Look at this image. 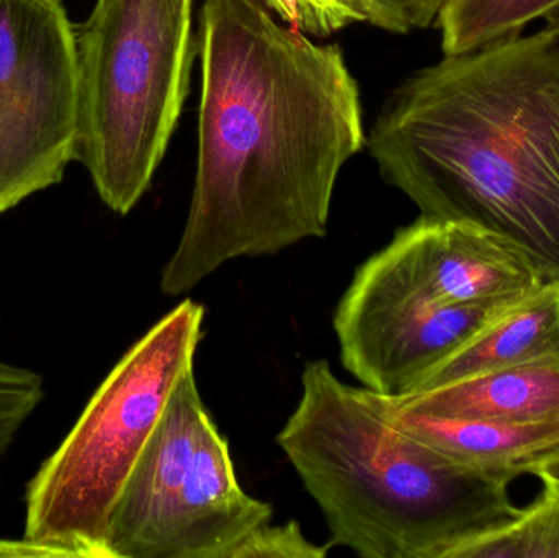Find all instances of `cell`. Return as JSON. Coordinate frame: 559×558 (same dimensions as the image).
Here are the masks:
<instances>
[{
	"label": "cell",
	"mask_w": 559,
	"mask_h": 558,
	"mask_svg": "<svg viewBox=\"0 0 559 558\" xmlns=\"http://www.w3.org/2000/svg\"><path fill=\"white\" fill-rule=\"evenodd\" d=\"M551 357H559V281L542 282L492 308L460 346L423 377L413 393Z\"/></svg>",
	"instance_id": "obj_12"
},
{
	"label": "cell",
	"mask_w": 559,
	"mask_h": 558,
	"mask_svg": "<svg viewBox=\"0 0 559 558\" xmlns=\"http://www.w3.org/2000/svg\"><path fill=\"white\" fill-rule=\"evenodd\" d=\"M277 444L321 510L329 547L360 557L447 558L519 510L514 478L460 467L414 441L324 359L302 369Z\"/></svg>",
	"instance_id": "obj_3"
},
{
	"label": "cell",
	"mask_w": 559,
	"mask_h": 558,
	"mask_svg": "<svg viewBox=\"0 0 559 558\" xmlns=\"http://www.w3.org/2000/svg\"><path fill=\"white\" fill-rule=\"evenodd\" d=\"M401 408L443 418L537 422L559 416V357L532 360L406 396Z\"/></svg>",
	"instance_id": "obj_13"
},
{
	"label": "cell",
	"mask_w": 559,
	"mask_h": 558,
	"mask_svg": "<svg viewBox=\"0 0 559 558\" xmlns=\"http://www.w3.org/2000/svg\"><path fill=\"white\" fill-rule=\"evenodd\" d=\"M450 0H373L374 26L391 33L427 28Z\"/></svg>",
	"instance_id": "obj_18"
},
{
	"label": "cell",
	"mask_w": 559,
	"mask_h": 558,
	"mask_svg": "<svg viewBox=\"0 0 559 558\" xmlns=\"http://www.w3.org/2000/svg\"><path fill=\"white\" fill-rule=\"evenodd\" d=\"M545 23H551V25L559 26V16H557V19L550 20V22H545Z\"/></svg>",
	"instance_id": "obj_20"
},
{
	"label": "cell",
	"mask_w": 559,
	"mask_h": 558,
	"mask_svg": "<svg viewBox=\"0 0 559 558\" xmlns=\"http://www.w3.org/2000/svg\"><path fill=\"white\" fill-rule=\"evenodd\" d=\"M205 308L186 298L128 349L25 495L20 541L0 556L111 558V521L170 396L192 372Z\"/></svg>",
	"instance_id": "obj_4"
},
{
	"label": "cell",
	"mask_w": 559,
	"mask_h": 558,
	"mask_svg": "<svg viewBox=\"0 0 559 558\" xmlns=\"http://www.w3.org/2000/svg\"><path fill=\"white\" fill-rule=\"evenodd\" d=\"M542 485L534 503L466 537L447 558H559V484Z\"/></svg>",
	"instance_id": "obj_14"
},
{
	"label": "cell",
	"mask_w": 559,
	"mask_h": 558,
	"mask_svg": "<svg viewBox=\"0 0 559 558\" xmlns=\"http://www.w3.org/2000/svg\"><path fill=\"white\" fill-rule=\"evenodd\" d=\"M210 419L192 370L170 396L124 488L108 536L111 558H166L177 500Z\"/></svg>",
	"instance_id": "obj_9"
},
{
	"label": "cell",
	"mask_w": 559,
	"mask_h": 558,
	"mask_svg": "<svg viewBox=\"0 0 559 558\" xmlns=\"http://www.w3.org/2000/svg\"><path fill=\"white\" fill-rule=\"evenodd\" d=\"M368 147L420 215L489 233L559 281V26L414 72Z\"/></svg>",
	"instance_id": "obj_2"
},
{
	"label": "cell",
	"mask_w": 559,
	"mask_h": 558,
	"mask_svg": "<svg viewBox=\"0 0 559 558\" xmlns=\"http://www.w3.org/2000/svg\"><path fill=\"white\" fill-rule=\"evenodd\" d=\"M280 20L312 36H329L355 23L374 25L373 0H261Z\"/></svg>",
	"instance_id": "obj_16"
},
{
	"label": "cell",
	"mask_w": 559,
	"mask_h": 558,
	"mask_svg": "<svg viewBox=\"0 0 559 558\" xmlns=\"http://www.w3.org/2000/svg\"><path fill=\"white\" fill-rule=\"evenodd\" d=\"M370 393L391 425L469 471L508 475L515 480L559 449V416L537 422L443 418L409 412L391 396Z\"/></svg>",
	"instance_id": "obj_11"
},
{
	"label": "cell",
	"mask_w": 559,
	"mask_h": 558,
	"mask_svg": "<svg viewBox=\"0 0 559 558\" xmlns=\"http://www.w3.org/2000/svg\"><path fill=\"white\" fill-rule=\"evenodd\" d=\"M272 520L271 504L239 484L228 441L210 419L177 500L166 558H233Z\"/></svg>",
	"instance_id": "obj_10"
},
{
	"label": "cell",
	"mask_w": 559,
	"mask_h": 558,
	"mask_svg": "<svg viewBox=\"0 0 559 558\" xmlns=\"http://www.w3.org/2000/svg\"><path fill=\"white\" fill-rule=\"evenodd\" d=\"M496 307L430 304L371 256L355 271L335 308L332 324L342 366L365 390L409 395Z\"/></svg>",
	"instance_id": "obj_7"
},
{
	"label": "cell",
	"mask_w": 559,
	"mask_h": 558,
	"mask_svg": "<svg viewBox=\"0 0 559 558\" xmlns=\"http://www.w3.org/2000/svg\"><path fill=\"white\" fill-rule=\"evenodd\" d=\"M193 0H97L75 26V161L118 215L138 205L179 123L199 52Z\"/></svg>",
	"instance_id": "obj_5"
},
{
	"label": "cell",
	"mask_w": 559,
	"mask_h": 558,
	"mask_svg": "<svg viewBox=\"0 0 559 558\" xmlns=\"http://www.w3.org/2000/svg\"><path fill=\"white\" fill-rule=\"evenodd\" d=\"M531 475H537L540 480H551L559 484V449L538 461L532 467Z\"/></svg>",
	"instance_id": "obj_19"
},
{
	"label": "cell",
	"mask_w": 559,
	"mask_h": 558,
	"mask_svg": "<svg viewBox=\"0 0 559 558\" xmlns=\"http://www.w3.org/2000/svg\"><path fill=\"white\" fill-rule=\"evenodd\" d=\"M79 64L62 0H0V213L75 161Z\"/></svg>",
	"instance_id": "obj_6"
},
{
	"label": "cell",
	"mask_w": 559,
	"mask_h": 558,
	"mask_svg": "<svg viewBox=\"0 0 559 558\" xmlns=\"http://www.w3.org/2000/svg\"><path fill=\"white\" fill-rule=\"evenodd\" d=\"M199 156L189 216L163 269L180 297L238 258L324 238L342 167L365 144L360 91L337 45L261 0H205Z\"/></svg>",
	"instance_id": "obj_1"
},
{
	"label": "cell",
	"mask_w": 559,
	"mask_h": 558,
	"mask_svg": "<svg viewBox=\"0 0 559 558\" xmlns=\"http://www.w3.org/2000/svg\"><path fill=\"white\" fill-rule=\"evenodd\" d=\"M559 16V0H450L436 25L443 55H459Z\"/></svg>",
	"instance_id": "obj_15"
},
{
	"label": "cell",
	"mask_w": 559,
	"mask_h": 558,
	"mask_svg": "<svg viewBox=\"0 0 559 558\" xmlns=\"http://www.w3.org/2000/svg\"><path fill=\"white\" fill-rule=\"evenodd\" d=\"M373 256L439 307H495L545 282L524 254L496 236L423 215Z\"/></svg>",
	"instance_id": "obj_8"
},
{
	"label": "cell",
	"mask_w": 559,
	"mask_h": 558,
	"mask_svg": "<svg viewBox=\"0 0 559 558\" xmlns=\"http://www.w3.org/2000/svg\"><path fill=\"white\" fill-rule=\"evenodd\" d=\"M329 544L319 546L302 534L296 521L267 523L252 533L236 550L233 558H324Z\"/></svg>",
	"instance_id": "obj_17"
}]
</instances>
